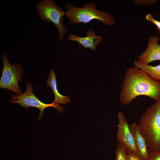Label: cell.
<instances>
[{
	"label": "cell",
	"mask_w": 160,
	"mask_h": 160,
	"mask_svg": "<svg viewBox=\"0 0 160 160\" xmlns=\"http://www.w3.org/2000/svg\"><path fill=\"white\" fill-rule=\"evenodd\" d=\"M137 125L148 149H160V99L147 108Z\"/></svg>",
	"instance_id": "7a4b0ae2"
},
{
	"label": "cell",
	"mask_w": 160,
	"mask_h": 160,
	"mask_svg": "<svg viewBox=\"0 0 160 160\" xmlns=\"http://www.w3.org/2000/svg\"><path fill=\"white\" fill-rule=\"evenodd\" d=\"M86 36L85 37H82L71 33L66 39L69 41L78 42L79 44L83 46L84 49L89 48L95 52L97 50V45L103 39L102 37L100 35H97L94 30L92 29L87 30L86 32Z\"/></svg>",
	"instance_id": "9c48e42d"
},
{
	"label": "cell",
	"mask_w": 160,
	"mask_h": 160,
	"mask_svg": "<svg viewBox=\"0 0 160 160\" xmlns=\"http://www.w3.org/2000/svg\"><path fill=\"white\" fill-rule=\"evenodd\" d=\"M46 84L52 89L54 95V101L59 104H65L71 101L70 97L61 95L59 93L57 88V83L54 70L52 68L50 70Z\"/></svg>",
	"instance_id": "8fae6325"
},
{
	"label": "cell",
	"mask_w": 160,
	"mask_h": 160,
	"mask_svg": "<svg viewBox=\"0 0 160 160\" xmlns=\"http://www.w3.org/2000/svg\"><path fill=\"white\" fill-rule=\"evenodd\" d=\"M36 7L41 20L52 23L59 31L58 40L63 41L64 36L67 31V28L63 23L65 12L52 0H42L36 4Z\"/></svg>",
	"instance_id": "277c9868"
},
{
	"label": "cell",
	"mask_w": 160,
	"mask_h": 160,
	"mask_svg": "<svg viewBox=\"0 0 160 160\" xmlns=\"http://www.w3.org/2000/svg\"><path fill=\"white\" fill-rule=\"evenodd\" d=\"M33 90V86L29 83H27L25 92L21 95H12L11 100H9L10 102L18 104L26 109L29 107L38 108L40 111L38 117V121L44 117L43 112L46 108L53 107L56 109L59 113H60L64 111L63 108L54 101L52 103L48 104L42 102L35 96Z\"/></svg>",
	"instance_id": "8992f818"
},
{
	"label": "cell",
	"mask_w": 160,
	"mask_h": 160,
	"mask_svg": "<svg viewBox=\"0 0 160 160\" xmlns=\"http://www.w3.org/2000/svg\"><path fill=\"white\" fill-rule=\"evenodd\" d=\"M129 127L137 150V153L142 159L147 160L148 149L145 140L139 131L137 124L133 122L129 125Z\"/></svg>",
	"instance_id": "30bf717a"
},
{
	"label": "cell",
	"mask_w": 160,
	"mask_h": 160,
	"mask_svg": "<svg viewBox=\"0 0 160 160\" xmlns=\"http://www.w3.org/2000/svg\"><path fill=\"white\" fill-rule=\"evenodd\" d=\"M159 33H160V29L159 30Z\"/></svg>",
	"instance_id": "ac0fdd59"
},
{
	"label": "cell",
	"mask_w": 160,
	"mask_h": 160,
	"mask_svg": "<svg viewBox=\"0 0 160 160\" xmlns=\"http://www.w3.org/2000/svg\"><path fill=\"white\" fill-rule=\"evenodd\" d=\"M96 4L92 1L84 4L82 7H76L70 3H66L64 7L67 9L66 17L72 25L89 23L97 20L108 26L113 25L115 20L110 13L97 10Z\"/></svg>",
	"instance_id": "3957f363"
},
{
	"label": "cell",
	"mask_w": 160,
	"mask_h": 160,
	"mask_svg": "<svg viewBox=\"0 0 160 160\" xmlns=\"http://www.w3.org/2000/svg\"><path fill=\"white\" fill-rule=\"evenodd\" d=\"M147 160H160V149H148Z\"/></svg>",
	"instance_id": "5bb4252c"
},
{
	"label": "cell",
	"mask_w": 160,
	"mask_h": 160,
	"mask_svg": "<svg viewBox=\"0 0 160 160\" xmlns=\"http://www.w3.org/2000/svg\"><path fill=\"white\" fill-rule=\"evenodd\" d=\"M134 65L144 71L152 78L160 81V64L152 66L143 64L137 60L134 61Z\"/></svg>",
	"instance_id": "7c38bea8"
},
{
	"label": "cell",
	"mask_w": 160,
	"mask_h": 160,
	"mask_svg": "<svg viewBox=\"0 0 160 160\" xmlns=\"http://www.w3.org/2000/svg\"><path fill=\"white\" fill-rule=\"evenodd\" d=\"M1 58L3 66L0 79V88L9 89L17 95L22 94L23 93L18 84V81H22L23 70L22 66L17 63L11 64L6 52L2 54Z\"/></svg>",
	"instance_id": "5b68a950"
},
{
	"label": "cell",
	"mask_w": 160,
	"mask_h": 160,
	"mask_svg": "<svg viewBox=\"0 0 160 160\" xmlns=\"http://www.w3.org/2000/svg\"><path fill=\"white\" fill-rule=\"evenodd\" d=\"M160 38L158 36L148 38V44L145 50L137 57V60L145 64L157 60H160Z\"/></svg>",
	"instance_id": "ba28073f"
},
{
	"label": "cell",
	"mask_w": 160,
	"mask_h": 160,
	"mask_svg": "<svg viewBox=\"0 0 160 160\" xmlns=\"http://www.w3.org/2000/svg\"><path fill=\"white\" fill-rule=\"evenodd\" d=\"M146 20L154 25L159 29H160V21L154 18L150 13L147 14L145 16Z\"/></svg>",
	"instance_id": "2e32d148"
},
{
	"label": "cell",
	"mask_w": 160,
	"mask_h": 160,
	"mask_svg": "<svg viewBox=\"0 0 160 160\" xmlns=\"http://www.w3.org/2000/svg\"><path fill=\"white\" fill-rule=\"evenodd\" d=\"M143 95L155 101L160 99V81L155 80L135 66L128 68L125 72L120 92L121 103L127 105L137 97Z\"/></svg>",
	"instance_id": "6da1fadb"
},
{
	"label": "cell",
	"mask_w": 160,
	"mask_h": 160,
	"mask_svg": "<svg viewBox=\"0 0 160 160\" xmlns=\"http://www.w3.org/2000/svg\"><path fill=\"white\" fill-rule=\"evenodd\" d=\"M118 124L116 138L118 143L123 145L127 153L137 152L133 136L124 114L119 112L117 114Z\"/></svg>",
	"instance_id": "52a82bcc"
},
{
	"label": "cell",
	"mask_w": 160,
	"mask_h": 160,
	"mask_svg": "<svg viewBox=\"0 0 160 160\" xmlns=\"http://www.w3.org/2000/svg\"><path fill=\"white\" fill-rule=\"evenodd\" d=\"M115 160H129L125 148L118 143L115 149Z\"/></svg>",
	"instance_id": "4fadbf2b"
},
{
	"label": "cell",
	"mask_w": 160,
	"mask_h": 160,
	"mask_svg": "<svg viewBox=\"0 0 160 160\" xmlns=\"http://www.w3.org/2000/svg\"><path fill=\"white\" fill-rule=\"evenodd\" d=\"M129 160H144L138 155L137 152H132L127 153Z\"/></svg>",
	"instance_id": "e0dca14e"
},
{
	"label": "cell",
	"mask_w": 160,
	"mask_h": 160,
	"mask_svg": "<svg viewBox=\"0 0 160 160\" xmlns=\"http://www.w3.org/2000/svg\"><path fill=\"white\" fill-rule=\"evenodd\" d=\"M156 0H133L135 4L137 5H150L156 3Z\"/></svg>",
	"instance_id": "9a60e30c"
}]
</instances>
